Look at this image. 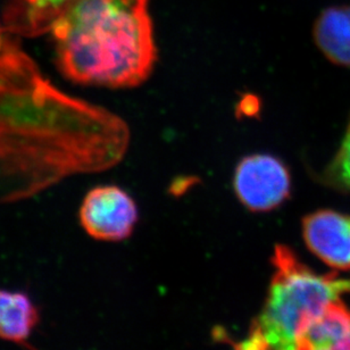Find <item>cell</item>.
Masks as SVG:
<instances>
[{"mask_svg":"<svg viewBox=\"0 0 350 350\" xmlns=\"http://www.w3.org/2000/svg\"><path fill=\"white\" fill-rule=\"evenodd\" d=\"M303 236L310 252L327 265L350 269V216L320 209L303 219Z\"/></svg>","mask_w":350,"mask_h":350,"instance_id":"cell-6","label":"cell"},{"mask_svg":"<svg viewBox=\"0 0 350 350\" xmlns=\"http://www.w3.org/2000/svg\"><path fill=\"white\" fill-rule=\"evenodd\" d=\"M138 217V207L133 198L116 185H98L91 189L79 212L85 232L101 241L128 239Z\"/></svg>","mask_w":350,"mask_h":350,"instance_id":"cell-5","label":"cell"},{"mask_svg":"<svg viewBox=\"0 0 350 350\" xmlns=\"http://www.w3.org/2000/svg\"><path fill=\"white\" fill-rule=\"evenodd\" d=\"M272 260L275 273L265 306L238 350H298L304 329L350 291V280L313 272L286 246H276Z\"/></svg>","mask_w":350,"mask_h":350,"instance_id":"cell-3","label":"cell"},{"mask_svg":"<svg viewBox=\"0 0 350 350\" xmlns=\"http://www.w3.org/2000/svg\"><path fill=\"white\" fill-rule=\"evenodd\" d=\"M322 181L339 191L350 192V118L340 148L324 170Z\"/></svg>","mask_w":350,"mask_h":350,"instance_id":"cell-10","label":"cell"},{"mask_svg":"<svg viewBox=\"0 0 350 350\" xmlns=\"http://www.w3.org/2000/svg\"><path fill=\"white\" fill-rule=\"evenodd\" d=\"M297 348L298 350H350V334L346 337L317 342L298 340Z\"/></svg>","mask_w":350,"mask_h":350,"instance_id":"cell-11","label":"cell"},{"mask_svg":"<svg viewBox=\"0 0 350 350\" xmlns=\"http://www.w3.org/2000/svg\"><path fill=\"white\" fill-rule=\"evenodd\" d=\"M51 34L56 68L75 85L138 87L157 62L148 0H79Z\"/></svg>","mask_w":350,"mask_h":350,"instance_id":"cell-2","label":"cell"},{"mask_svg":"<svg viewBox=\"0 0 350 350\" xmlns=\"http://www.w3.org/2000/svg\"><path fill=\"white\" fill-rule=\"evenodd\" d=\"M7 32L5 31V27H3V24H1L0 22V47H1V44H3V41L6 39Z\"/></svg>","mask_w":350,"mask_h":350,"instance_id":"cell-12","label":"cell"},{"mask_svg":"<svg viewBox=\"0 0 350 350\" xmlns=\"http://www.w3.org/2000/svg\"><path fill=\"white\" fill-rule=\"evenodd\" d=\"M130 137L123 118L56 87L7 34L0 47V204L114 167Z\"/></svg>","mask_w":350,"mask_h":350,"instance_id":"cell-1","label":"cell"},{"mask_svg":"<svg viewBox=\"0 0 350 350\" xmlns=\"http://www.w3.org/2000/svg\"><path fill=\"white\" fill-rule=\"evenodd\" d=\"M314 41L325 57L339 66L350 68V7L323 10L314 24Z\"/></svg>","mask_w":350,"mask_h":350,"instance_id":"cell-8","label":"cell"},{"mask_svg":"<svg viewBox=\"0 0 350 350\" xmlns=\"http://www.w3.org/2000/svg\"><path fill=\"white\" fill-rule=\"evenodd\" d=\"M79 0H8L3 24L7 33L36 38L51 32L58 17Z\"/></svg>","mask_w":350,"mask_h":350,"instance_id":"cell-7","label":"cell"},{"mask_svg":"<svg viewBox=\"0 0 350 350\" xmlns=\"http://www.w3.org/2000/svg\"><path fill=\"white\" fill-rule=\"evenodd\" d=\"M233 190L247 209L271 212L289 199L291 175L278 157L269 154L246 156L234 170Z\"/></svg>","mask_w":350,"mask_h":350,"instance_id":"cell-4","label":"cell"},{"mask_svg":"<svg viewBox=\"0 0 350 350\" xmlns=\"http://www.w3.org/2000/svg\"><path fill=\"white\" fill-rule=\"evenodd\" d=\"M39 323V312L27 293L0 290V339L25 344Z\"/></svg>","mask_w":350,"mask_h":350,"instance_id":"cell-9","label":"cell"}]
</instances>
